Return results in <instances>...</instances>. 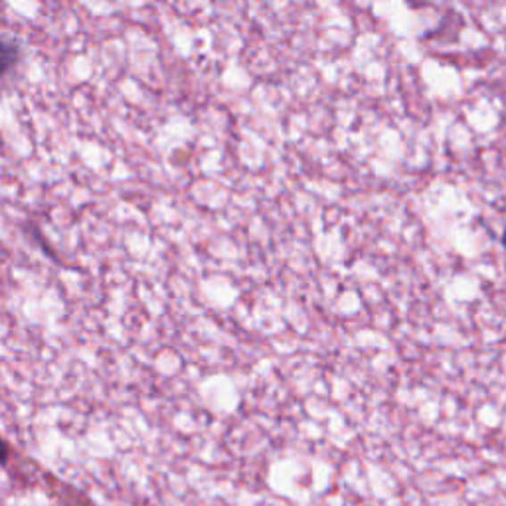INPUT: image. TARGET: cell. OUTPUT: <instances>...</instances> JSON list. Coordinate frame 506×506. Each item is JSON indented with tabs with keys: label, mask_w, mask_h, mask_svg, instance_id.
I'll return each mask as SVG.
<instances>
[{
	"label": "cell",
	"mask_w": 506,
	"mask_h": 506,
	"mask_svg": "<svg viewBox=\"0 0 506 506\" xmlns=\"http://www.w3.org/2000/svg\"><path fill=\"white\" fill-rule=\"evenodd\" d=\"M18 58H21V48H18V44L12 40L0 38V76L11 71L16 66Z\"/></svg>",
	"instance_id": "6da1fadb"
},
{
	"label": "cell",
	"mask_w": 506,
	"mask_h": 506,
	"mask_svg": "<svg viewBox=\"0 0 506 506\" xmlns=\"http://www.w3.org/2000/svg\"><path fill=\"white\" fill-rule=\"evenodd\" d=\"M6 455H8V449H6V445H4V441L0 439V461H4Z\"/></svg>",
	"instance_id": "7a4b0ae2"
},
{
	"label": "cell",
	"mask_w": 506,
	"mask_h": 506,
	"mask_svg": "<svg viewBox=\"0 0 506 506\" xmlns=\"http://www.w3.org/2000/svg\"><path fill=\"white\" fill-rule=\"evenodd\" d=\"M502 242H504V247H506V232H504V237H502Z\"/></svg>",
	"instance_id": "3957f363"
}]
</instances>
